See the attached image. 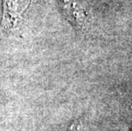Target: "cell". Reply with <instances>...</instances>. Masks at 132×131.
<instances>
[{"mask_svg":"<svg viewBox=\"0 0 132 131\" xmlns=\"http://www.w3.org/2000/svg\"><path fill=\"white\" fill-rule=\"evenodd\" d=\"M29 2L30 0H4L2 28L9 30L15 27L28 6Z\"/></svg>","mask_w":132,"mask_h":131,"instance_id":"2","label":"cell"},{"mask_svg":"<svg viewBox=\"0 0 132 131\" xmlns=\"http://www.w3.org/2000/svg\"><path fill=\"white\" fill-rule=\"evenodd\" d=\"M61 12L78 31H85L91 21L90 13L85 0H59Z\"/></svg>","mask_w":132,"mask_h":131,"instance_id":"1","label":"cell"}]
</instances>
